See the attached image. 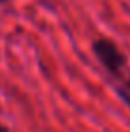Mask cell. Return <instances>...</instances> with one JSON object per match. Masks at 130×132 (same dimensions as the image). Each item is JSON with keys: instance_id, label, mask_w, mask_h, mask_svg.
Here are the masks:
<instances>
[{"instance_id": "4", "label": "cell", "mask_w": 130, "mask_h": 132, "mask_svg": "<svg viewBox=\"0 0 130 132\" xmlns=\"http://www.w3.org/2000/svg\"><path fill=\"white\" fill-rule=\"evenodd\" d=\"M0 2H6V0H0Z\"/></svg>"}, {"instance_id": "1", "label": "cell", "mask_w": 130, "mask_h": 132, "mask_svg": "<svg viewBox=\"0 0 130 132\" xmlns=\"http://www.w3.org/2000/svg\"><path fill=\"white\" fill-rule=\"evenodd\" d=\"M94 54L96 57L100 60V63L107 69V73L113 77H123L124 75V69H126V57L124 54L120 52V48L113 40L109 38H98L94 42Z\"/></svg>"}, {"instance_id": "2", "label": "cell", "mask_w": 130, "mask_h": 132, "mask_svg": "<svg viewBox=\"0 0 130 132\" xmlns=\"http://www.w3.org/2000/svg\"><path fill=\"white\" fill-rule=\"evenodd\" d=\"M120 79H123V80L117 84V94H119V98L130 107V75H128V77L123 75Z\"/></svg>"}, {"instance_id": "3", "label": "cell", "mask_w": 130, "mask_h": 132, "mask_svg": "<svg viewBox=\"0 0 130 132\" xmlns=\"http://www.w3.org/2000/svg\"><path fill=\"white\" fill-rule=\"evenodd\" d=\"M0 132H10V130H8V126H4V125H0Z\"/></svg>"}]
</instances>
